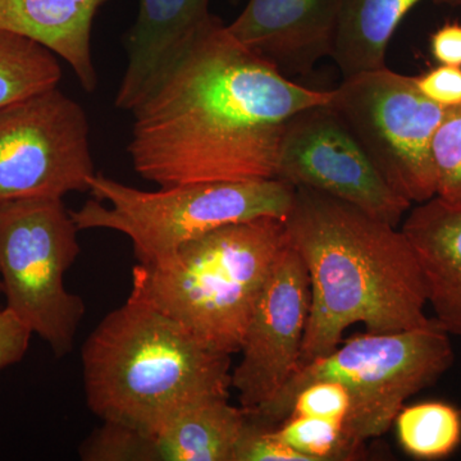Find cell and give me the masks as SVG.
<instances>
[{
	"label": "cell",
	"instance_id": "1",
	"mask_svg": "<svg viewBox=\"0 0 461 461\" xmlns=\"http://www.w3.org/2000/svg\"><path fill=\"white\" fill-rule=\"evenodd\" d=\"M330 98L294 83L213 16L132 109L127 151L159 187L276 178L291 118Z\"/></svg>",
	"mask_w": 461,
	"mask_h": 461
},
{
	"label": "cell",
	"instance_id": "2",
	"mask_svg": "<svg viewBox=\"0 0 461 461\" xmlns=\"http://www.w3.org/2000/svg\"><path fill=\"white\" fill-rule=\"evenodd\" d=\"M284 221L311 281L299 366L336 350L354 324L386 333L430 320L423 273L402 229L303 186Z\"/></svg>",
	"mask_w": 461,
	"mask_h": 461
},
{
	"label": "cell",
	"instance_id": "3",
	"mask_svg": "<svg viewBox=\"0 0 461 461\" xmlns=\"http://www.w3.org/2000/svg\"><path fill=\"white\" fill-rule=\"evenodd\" d=\"M87 408L102 421L153 433L191 403L229 397L230 355L204 348L181 324L130 294L81 351Z\"/></svg>",
	"mask_w": 461,
	"mask_h": 461
},
{
	"label": "cell",
	"instance_id": "4",
	"mask_svg": "<svg viewBox=\"0 0 461 461\" xmlns=\"http://www.w3.org/2000/svg\"><path fill=\"white\" fill-rule=\"evenodd\" d=\"M285 221L260 217L186 242L162 262L136 264L132 290L214 353H240L276 259Z\"/></svg>",
	"mask_w": 461,
	"mask_h": 461
},
{
	"label": "cell",
	"instance_id": "5",
	"mask_svg": "<svg viewBox=\"0 0 461 461\" xmlns=\"http://www.w3.org/2000/svg\"><path fill=\"white\" fill-rule=\"evenodd\" d=\"M93 199L69 211L78 230H111L131 240L139 264L151 266L178 248L229 224L285 220L295 186L278 178L198 182L145 191L95 173Z\"/></svg>",
	"mask_w": 461,
	"mask_h": 461
},
{
	"label": "cell",
	"instance_id": "6",
	"mask_svg": "<svg viewBox=\"0 0 461 461\" xmlns=\"http://www.w3.org/2000/svg\"><path fill=\"white\" fill-rule=\"evenodd\" d=\"M453 363L450 335L435 318L411 330L366 332L342 339L332 353L300 366L271 402L247 412L254 420L277 426L290 415L303 387L333 379L351 396L346 432L366 444L384 436L406 400L433 386Z\"/></svg>",
	"mask_w": 461,
	"mask_h": 461
},
{
	"label": "cell",
	"instance_id": "7",
	"mask_svg": "<svg viewBox=\"0 0 461 461\" xmlns=\"http://www.w3.org/2000/svg\"><path fill=\"white\" fill-rule=\"evenodd\" d=\"M78 227L62 199L0 204V278L8 311L44 339L57 357L74 348L85 303L65 286L80 256Z\"/></svg>",
	"mask_w": 461,
	"mask_h": 461
},
{
	"label": "cell",
	"instance_id": "8",
	"mask_svg": "<svg viewBox=\"0 0 461 461\" xmlns=\"http://www.w3.org/2000/svg\"><path fill=\"white\" fill-rule=\"evenodd\" d=\"M330 105L391 189L411 204L435 198L432 140L446 109L420 93L417 78L387 66L360 72L332 90Z\"/></svg>",
	"mask_w": 461,
	"mask_h": 461
},
{
	"label": "cell",
	"instance_id": "9",
	"mask_svg": "<svg viewBox=\"0 0 461 461\" xmlns=\"http://www.w3.org/2000/svg\"><path fill=\"white\" fill-rule=\"evenodd\" d=\"M89 135L83 105L58 86L0 108V204L89 191Z\"/></svg>",
	"mask_w": 461,
	"mask_h": 461
},
{
	"label": "cell",
	"instance_id": "10",
	"mask_svg": "<svg viewBox=\"0 0 461 461\" xmlns=\"http://www.w3.org/2000/svg\"><path fill=\"white\" fill-rule=\"evenodd\" d=\"M276 178L321 191L395 227L412 205L391 189L330 103L291 118L282 135Z\"/></svg>",
	"mask_w": 461,
	"mask_h": 461
},
{
	"label": "cell",
	"instance_id": "11",
	"mask_svg": "<svg viewBox=\"0 0 461 461\" xmlns=\"http://www.w3.org/2000/svg\"><path fill=\"white\" fill-rule=\"evenodd\" d=\"M311 311V281L302 258L287 242L258 299L230 375L241 408L257 411L280 393L299 368Z\"/></svg>",
	"mask_w": 461,
	"mask_h": 461
},
{
	"label": "cell",
	"instance_id": "12",
	"mask_svg": "<svg viewBox=\"0 0 461 461\" xmlns=\"http://www.w3.org/2000/svg\"><path fill=\"white\" fill-rule=\"evenodd\" d=\"M342 0H248L227 30L285 75L332 57Z\"/></svg>",
	"mask_w": 461,
	"mask_h": 461
},
{
	"label": "cell",
	"instance_id": "13",
	"mask_svg": "<svg viewBox=\"0 0 461 461\" xmlns=\"http://www.w3.org/2000/svg\"><path fill=\"white\" fill-rule=\"evenodd\" d=\"M211 0H140L115 107L132 111L212 20Z\"/></svg>",
	"mask_w": 461,
	"mask_h": 461
},
{
	"label": "cell",
	"instance_id": "14",
	"mask_svg": "<svg viewBox=\"0 0 461 461\" xmlns=\"http://www.w3.org/2000/svg\"><path fill=\"white\" fill-rule=\"evenodd\" d=\"M402 230L420 262L435 320L461 339V206L435 196L411 209Z\"/></svg>",
	"mask_w": 461,
	"mask_h": 461
},
{
	"label": "cell",
	"instance_id": "15",
	"mask_svg": "<svg viewBox=\"0 0 461 461\" xmlns=\"http://www.w3.org/2000/svg\"><path fill=\"white\" fill-rule=\"evenodd\" d=\"M108 0H0V29L39 42L71 67L81 87L98 85L91 32Z\"/></svg>",
	"mask_w": 461,
	"mask_h": 461
},
{
	"label": "cell",
	"instance_id": "16",
	"mask_svg": "<svg viewBox=\"0 0 461 461\" xmlns=\"http://www.w3.org/2000/svg\"><path fill=\"white\" fill-rule=\"evenodd\" d=\"M247 420L229 397L191 403L149 433L150 461H232Z\"/></svg>",
	"mask_w": 461,
	"mask_h": 461
},
{
	"label": "cell",
	"instance_id": "17",
	"mask_svg": "<svg viewBox=\"0 0 461 461\" xmlns=\"http://www.w3.org/2000/svg\"><path fill=\"white\" fill-rule=\"evenodd\" d=\"M424 0H342L332 58L345 77L386 67L391 39L406 14ZM461 7V0H432Z\"/></svg>",
	"mask_w": 461,
	"mask_h": 461
},
{
	"label": "cell",
	"instance_id": "18",
	"mask_svg": "<svg viewBox=\"0 0 461 461\" xmlns=\"http://www.w3.org/2000/svg\"><path fill=\"white\" fill-rule=\"evenodd\" d=\"M62 67L39 42L0 29V108L57 87Z\"/></svg>",
	"mask_w": 461,
	"mask_h": 461
},
{
	"label": "cell",
	"instance_id": "19",
	"mask_svg": "<svg viewBox=\"0 0 461 461\" xmlns=\"http://www.w3.org/2000/svg\"><path fill=\"white\" fill-rule=\"evenodd\" d=\"M393 424L402 450L415 459H444L461 442V412L450 403H414L402 408Z\"/></svg>",
	"mask_w": 461,
	"mask_h": 461
},
{
	"label": "cell",
	"instance_id": "20",
	"mask_svg": "<svg viewBox=\"0 0 461 461\" xmlns=\"http://www.w3.org/2000/svg\"><path fill=\"white\" fill-rule=\"evenodd\" d=\"M273 432L308 461H353L366 456V444L348 436L341 421L290 415L273 427Z\"/></svg>",
	"mask_w": 461,
	"mask_h": 461
},
{
	"label": "cell",
	"instance_id": "21",
	"mask_svg": "<svg viewBox=\"0 0 461 461\" xmlns=\"http://www.w3.org/2000/svg\"><path fill=\"white\" fill-rule=\"evenodd\" d=\"M436 196L461 206V104L447 108L432 140Z\"/></svg>",
	"mask_w": 461,
	"mask_h": 461
},
{
	"label": "cell",
	"instance_id": "22",
	"mask_svg": "<svg viewBox=\"0 0 461 461\" xmlns=\"http://www.w3.org/2000/svg\"><path fill=\"white\" fill-rule=\"evenodd\" d=\"M85 461H149V433L103 421L80 445Z\"/></svg>",
	"mask_w": 461,
	"mask_h": 461
},
{
	"label": "cell",
	"instance_id": "23",
	"mask_svg": "<svg viewBox=\"0 0 461 461\" xmlns=\"http://www.w3.org/2000/svg\"><path fill=\"white\" fill-rule=\"evenodd\" d=\"M350 409V393L344 384L333 379H320L297 393L290 415L323 418L345 424Z\"/></svg>",
	"mask_w": 461,
	"mask_h": 461
},
{
	"label": "cell",
	"instance_id": "24",
	"mask_svg": "<svg viewBox=\"0 0 461 461\" xmlns=\"http://www.w3.org/2000/svg\"><path fill=\"white\" fill-rule=\"evenodd\" d=\"M273 427L248 415L232 461H308L304 455L282 442Z\"/></svg>",
	"mask_w": 461,
	"mask_h": 461
},
{
	"label": "cell",
	"instance_id": "25",
	"mask_svg": "<svg viewBox=\"0 0 461 461\" xmlns=\"http://www.w3.org/2000/svg\"><path fill=\"white\" fill-rule=\"evenodd\" d=\"M415 78L420 93L439 107L461 104V67L439 65Z\"/></svg>",
	"mask_w": 461,
	"mask_h": 461
},
{
	"label": "cell",
	"instance_id": "26",
	"mask_svg": "<svg viewBox=\"0 0 461 461\" xmlns=\"http://www.w3.org/2000/svg\"><path fill=\"white\" fill-rule=\"evenodd\" d=\"M32 332L7 308L0 309V371L23 359Z\"/></svg>",
	"mask_w": 461,
	"mask_h": 461
},
{
	"label": "cell",
	"instance_id": "27",
	"mask_svg": "<svg viewBox=\"0 0 461 461\" xmlns=\"http://www.w3.org/2000/svg\"><path fill=\"white\" fill-rule=\"evenodd\" d=\"M430 53L437 63L461 67V23H447L430 36Z\"/></svg>",
	"mask_w": 461,
	"mask_h": 461
},
{
	"label": "cell",
	"instance_id": "28",
	"mask_svg": "<svg viewBox=\"0 0 461 461\" xmlns=\"http://www.w3.org/2000/svg\"><path fill=\"white\" fill-rule=\"evenodd\" d=\"M0 295H3V285H2V278H0ZM2 309V308H0Z\"/></svg>",
	"mask_w": 461,
	"mask_h": 461
}]
</instances>
